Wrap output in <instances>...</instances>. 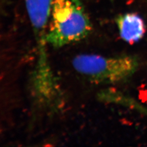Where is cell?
<instances>
[{
	"label": "cell",
	"instance_id": "obj_1",
	"mask_svg": "<svg viewBox=\"0 0 147 147\" xmlns=\"http://www.w3.org/2000/svg\"><path fill=\"white\" fill-rule=\"evenodd\" d=\"M46 42L63 47L82 40L92 31V24L80 0H53Z\"/></svg>",
	"mask_w": 147,
	"mask_h": 147
},
{
	"label": "cell",
	"instance_id": "obj_2",
	"mask_svg": "<svg viewBox=\"0 0 147 147\" xmlns=\"http://www.w3.org/2000/svg\"><path fill=\"white\" fill-rule=\"evenodd\" d=\"M74 68L92 82L111 84L124 81L135 73L138 67L136 58L131 56L104 57L82 54L73 60Z\"/></svg>",
	"mask_w": 147,
	"mask_h": 147
},
{
	"label": "cell",
	"instance_id": "obj_3",
	"mask_svg": "<svg viewBox=\"0 0 147 147\" xmlns=\"http://www.w3.org/2000/svg\"><path fill=\"white\" fill-rule=\"evenodd\" d=\"M27 11L35 35L41 46L46 42L47 28L50 20L53 0H25Z\"/></svg>",
	"mask_w": 147,
	"mask_h": 147
},
{
	"label": "cell",
	"instance_id": "obj_4",
	"mask_svg": "<svg viewBox=\"0 0 147 147\" xmlns=\"http://www.w3.org/2000/svg\"><path fill=\"white\" fill-rule=\"evenodd\" d=\"M121 39L130 44L139 42L146 32V25L142 18L134 13H126L116 20Z\"/></svg>",
	"mask_w": 147,
	"mask_h": 147
},
{
	"label": "cell",
	"instance_id": "obj_5",
	"mask_svg": "<svg viewBox=\"0 0 147 147\" xmlns=\"http://www.w3.org/2000/svg\"><path fill=\"white\" fill-rule=\"evenodd\" d=\"M142 111H143V112H144L145 113H147V109H143V110H142Z\"/></svg>",
	"mask_w": 147,
	"mask_h": 147
}]
</instances>
